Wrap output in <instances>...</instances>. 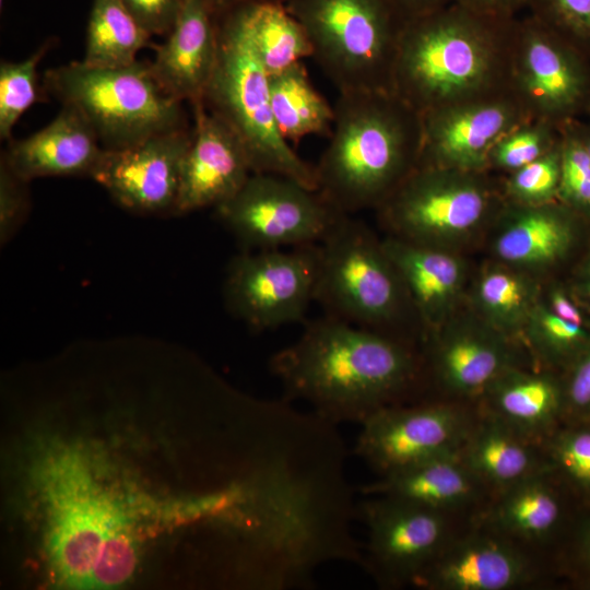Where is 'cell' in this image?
Here are the masks:
<instances>
[{
	"label": "cell",
	"mask_w": 590,
	"mask_h": 590,
	"mask_svg": "<svg viewBox=\"0 0 590 590\" xmlns=\"http://www.w3.org/2000/svg\"><path fill=\"white\" fill-rule=\"evenodd\" d=\"M489 387L498 417L522 434L541 432L558 410V389L546 376L509 368Z\"/></svg>",
	"instance_id": "cell-29"
},
{
	"label": "cell",
	"mask_w": 590,
	"mask_h": 590,
	"mask_svg": "<svg viewBox=\"0 0 590 590\" xmlns=\"http://www.w3.org/2000/svg\"><path fill=\"white\" fill-rule=\"evenodd\" d=\"M30 181L15 174L0 157V243L5 245L31 210Z\"/></svg>",
	"instance_id": "cell-38"
},
{
	"label": "cell",
	"mask_w": 590,
	"mask_h": 590,
	"mask_svg": "<svg viewBox=\"0 0 590 590\" xmlns=\"http://www.w3.org/2000/svg\"><path fill=\"white\" fill-rule=\"evenodd\" d=\"M574 127L590 155V121L582 118L575 119Z\"/></svg>",
	"instance_id": "cell-45"
},
{
	"label": "cell",
	"mask_w": 590,
	"mask_h": 590,
	"mask_svg": "<svg viewBox=\"0 0 590 590\" xmlns=\"http://www.w3.org/2000/svg\"><path fill=\"white\" fill-rule=\"evenodd\" d=\"M238 9L253 51L269 75L312 57L305 28L284 3L249 0Z\"/></svg>",
	"instance_id": "cell-25"
},
{
	"label": "cell",
	"mask_w": 590,
	"mask_h": 590,
	"mask_svg": "<svg viewBox=\"0 0 590 590\" xmlns=\"http://www.w3.org/2000/svg\"><path fill=\"white\" fill-rule=\"evenodd\" d=\"M558 201L575 212L590 214V155L574 120L560 126Z\"/></svg>",
	"instance_id": "cell-35"
},
{
	"label": "cell",
	"mask_w": 590,
	"mask_h": 590,
	"mask_svg": "<svg viewBox=\"0 0 590 590\" xmlns=\"http://www.w3.org/2000/svg\"><path fill=\"white\" fill-rule=\"evenodd\" d=\"M191 138L192 129L185 128L126 149H104L91 178L127 210L176 213L182 161Z\"/></svg>",
	"instance_id": "cell-16"
},
{
	"label": "cell",
	"mask_w": 590,
	"mask_h": 590,
	"mask_svg": "<svg viewBox=\"0 0 590 590\" xmlns=\"http://www.w3.org/2000/svg\"><path fill=\"white\" fill-rule=\"evenodd\" d=\"M42 87L61 105L78 109L105 150L188 128L182 102L164 91L149 61L115 68L72 61L46 70Z\"/></svg>",
	"instance_id": "cell-5"
},
{
	"label": "cell",
	"mask_w": 590,
	"mask_h": 590,
	"mask_svg": "<svg viewBox=\"0 0 590 590\" xmlns=\"http://www.w3.org/2000/svg\"><path fill=\"white\" fill-rule=\"evenodd\" d=\"M400 16L405 21L438 10L452 0H389Z\"/></svg>",
	"instance_id": "cell-43"
},
{
	"label": "cell",
	"mask_w": 590,
	"mask_h": 590,
	"mask_svg": "<svg viewBox=\"0 0 590 590\" xmlns=\"http://www.w3.org/2000/svg\"><path fill=\"white\" fill-rule=\"evenodd\" d=\"M417 167L487 170L495 143L530 119L510 90L449 105L421 115Z\"/></svg>",
	"instance_id": "cell-15"
},
{
	"label": "cell",
	"mask_w": 590,
	"mask_h": 590,
	"mask_svg": "<svg viewBox=\"0 0 590 590\" xmlns=\"http://www.w3.org/2000/svg\"><path fill=\"white\" fill-rule=\"evenodd\" d=\"M215 13H223L249 0H205Z\"/></svg>",
	"instance_id": "cell-46"
},
{
	"label": "cell",
	"mask_w": 590,
	"mask_h": 590,
	"mask_svg": "<svg viewBox=\"0 0 590 590\" xmlns=\"http://www.w3.org/2000/svg\"><path fill=\"white\" fill-rule=\"evenodd\" d=\"M527 575L526 562L509 545L474 538L444 546L413 585L433 590H504L522 583Z\"/></svg>",
	"instance_id": "cell-20"
},
{
	"label": "cell",
	"mask_w": 590,
	"mask_h": 590,
	"mask_svg": "<svg viewBox=\"0 0 590 590\" xmlns=\"http://www.w3.org/2000/svg\"><path fill=\"white\" fill-rule=\"evenodd\" d=\"M562 202L520 205L505 202L503 227L495 241L497 256L506 263L542 268L560 259L573 237V214Z\"/></svg>",
	"instance_id": "cell-21"
},
{
	"label": "cell",
	"mask_w": 590,
	"mask_h": 590,
	"mask_svg": "<svg viewBox=\"0 0 590 590\" xmlns=\"http://www.w3.org/2000/svg\"><path fill=\"white\" fill-rule=\"evenodd\" d=\"M318 257V243L245 250L226 271L227 307L257 331L303 321L315 302Z\"/></svg>",
	"instance_id": "cell-12"
},
{
	"label": "cell",
	"mask_w": 590,
	"mask_h": 590,
	"mask_svg": "<svg viewBox=\"0 0 590 590\" xmlns=\"http://www.w3.org/2000/svg\"><path fill=\"white\" fill-rule=\"evenodd\" d=\"M515 19L455 2L404 22L392 92L420 115L509 88Z\"/></svg>",
	"instance_id": "cell-2"
},
{
	"label": "cell",
	"mask_w": 590,
	"mask_h": 590,
	"mask_svg": "<svg viewBox=\"0 0 590 590\" xmlns=\"http://www.w3.org/2000/svg\"><path fill=\"white\" fill-rule=\"evenodd\" d=\"M429 357L440 382L462 394L488 388L510 368L505 343L497 335L476 329L448 331L435 338Z\"/></svg>",
	"instance_id": "cell-23"
},
{
	"label": "cell",
	"mask_w": 590,
	"mask_h": 590,
	"mask_svg": "<svg viewBox=\"0 0 590 590\" xmlns=\"http://www.w3.org/2000/svg\"><path fill=\"white\" fill-rule=\"evenodd\" d=\"M531 340L546 354H559L587 337L582 324L567 321L548 307L535 305L528 319Z\"/></svg>",
	"instance_id": "cell-37"
},
{
	"label": "cell",
	"mask_w": 590,
	"mask_h": 590,
	"mask_svg": "<svg viewBox=\"0 0 590 590\" xmlns=\"http://www.w3.org/2000/svg\"><path fill=\"white\" fill-rule=\"evenodd\" d=\"M555 315L558 317L582 324L583 319L579 309L575 304L567 297V295L560 290H554L550 296V307Z\"/></svg>",
	"instance_id": "cell-44"
},
{
	"label": "cell",
	"mask_w": 590,
	"mask_h": 590,
	"mask_svg": "<svg viewBox=\"0 0 590 590\" xmlns=\"http://www.w3.org/2000/svg\"><path fill=\"white\" fill-rule=\"evenodd\" d=\"M359 425L353 453L379 476L460 451L470 433L461 412L437 403L388 405Z\"/></svg>",
	"instance_id": "cell-14"
},
{
	"label": "cell",
	"mask_w": 590,
	"mask_h": 590,
	"mask_svg": "<svg viewBox=\"0 0 590 590\" xmlns=\"http://www.w3.org/2000/svg\"><path fill=\"white\" fill-rule=\"evenodd\" d=\"M518 433L499 417L482 424L469 433L460 450L463 462L476 479L499 486L534 476L536 458Z\"/></svg>",
	"instance_id": "cell-26"
},
{
	"label": "cell",
	"mask_w": 590,
	"mask_h": 590,
	"mask_svg": "<svg viewBox=\"0 0 590 590\" xmlns=\"http://www.w3.org/2000/svg\"><path fill=\"white\" fill-rule=\"evenodd\" d=\"M290 401L307 403L340 425L363 423L376 411L400 404L416 385L421 364L401 339L323 315L269 361Z\"/></svg>",
	"instance_id": "cell-1"
},
{
	"label": "cell",
	"mask_w": 590,
	"mask_h": 590,
	"mask_svg": "<svg viewBox=\"0 0 590 590\" xmlns=\"http://www.w3.org/2000/svg\"><path fill=\"white\" fill-rule=\"evenodd\" d=\"M151 37L121 0H93L82 61L107 68L131 64Z\"/></svg>",
	"instance_id": "cell-28"
},
{
	"label": "cell",
	"mask_w": 590,
	"mask_h": 590,
	"mask_svg": "<svg viewBox=\"0 0 590 590\" xmlns=\"http://www.w3.org/2000/svg\"><path fill=\"white\" fill-rule=\"evenodd\" d=\"M560 139V126L530 118L504 134L493 146L487 170L510 174L552 150Z\"/></svg>",
	"instance_id": "cell-33"
},
{
	"label": "cell",
	"mask_w": 590,
	"mask_h": 590,
	"mask_svg": "<svg viewBox=\"0 0 590 590\" xmlns=\"http://www.w3.org/2000/svg\"><path fill=\"white\" fill-rule=\"evenodd\" d=\"M352 215L339 213L318 243L315 302L326 315L391 335L416 311L384 243Z\"/></svg>",
	"instance_id": "cell-8"
},
{
	"label": "cell",
	"mask_w": 590,
	"mask_h": 590,
	"mask_svg": "<svg viewBox=\"0 0 590 590\" xmlns=\"http://www.w3.org/2000/svg\"><path fill=\"white\" fill-rule=\"evenodd\" d=\"M214 211L246 250L317 244L340 213L317 190L269 173H252Z\"/></svg>",
	"instance_id": "cell-10"
},
{
	"label": "cell",
	"mask_w": 590,
	"mask_h": 590,
	"mask_svg": "<svg viewBox=\"0 0 590 590\" xmlns=\"http://www.w3.org/2000/svg\"><path fill=\"white\" fill-rule=\"evenodd\" d=\"M385 250L405 286L417 317L437 326L457 296L463 269L460 261L440 247L415 244L390 236Z\"/></svg>",
	"instance_id": "cell-22"
},
{
	"label": "cell",
	"mask_w": 590,
	"mask_h": 590,
	"mask_svg": "<svg viewBox=\"0 0 590 590\" xmlns=\"http://www.w3.org/2000/svg\"><path fill=\"white\" fill-rule=\"evenodd\" d=\"M52 40L43 43L27 58L0 63V139L12 140V131L22 115L39 99L43 87L38 83L37 67Z\"/></svg>",
	"instance_id": "cell-32"
},
{
	"label": "cell",
	"mask_w": 590,
	"mask_h": 590,
	"mask_svg": "<svg viewBox=\"0 0 590 590\" xmlns=\"http://www.w3.org/2000/svg\"><path fill=\"white\" fill-rule=\"evenodd\" d=\"M367 528L361 565L381 587L414 583L445 546V512L405 499L374 495L357 503Z\"/></svg>",
	"instance_id": "cell-13"
},
{
	"label": "cell",
	"mask_w": 590,
	"mask_h": 590,
	"mask_svg": "<svg viewBox=\"0 0 590 590\" xmlns=\"http://www.w3.org/2000/svg\"><path fill=\"white\" fill-rule=\"evenodd\" d=\"M560 177V139L547 153L508 174L502 184L505 200L520 205L557 201Z\"/></svg>",
	"instance_id": "cell-34"
},
{
	"label": "cell",
	"mask_w": 590,
	"mask_h": 590,
	"mask_svg": "<svg viewBox=\"0 0 590 590\" xmlns=\"http://www.w3.org/2000/svg\"><path fill=\"white\" fill-rule=\"evenodd\" d=\"M191 105L194 126L181 166L177 214L219 206L252 174L244 144L229 125L203 101Z\"/></svg>",
	"instance_id": "cell-17"
},
{
	"label": "cell",
	"mask_w": 590,
	"mask_h": 590,
	"mask_svg": "<svg viewBox=\"0 0 590 590\" xmlns=\"http://www.w3.org/2000/svg\"><path fill=\"white\" fill-rule=\"evenodd\" d=\"M585 554L587 556L588 562L590 563V533L585 543Z\"/></svg>",
	"instance_id": "cell-47"
},
{
	"label": "cell",
	"mask_w": 590,
	"mask_h": 590,
	"mask_svg": "<svg viewBox=\"0 0 590 590\" xmlns=\"http://www.w3.org/2000/svg\"><path fill=\"white\" fill-rule=\"evenodd\" d=\"M587 290L590 293V266H589V271H588Z\"/></svg>",
	"instance_id": "cell-49"
},
{
	"label": "cell",
	"mask_w": 590,
	"mask_h": 590,
	"mask_svg": "<svg viewBox=\"0 0 590 590\" xmlns=\"http://www.w3.org/2000/svg\"><path fill=\"white\" fill-rule=\"evenodd\" d=\"M36 470L48 516L49 551L61 576L80 586L125 582L137 559L130 523L80 455L66 448L48 450Z\"/></svg>",
	"instance_id": "cell-4"
},
{
	"label": "cell",
	"mask_w": 590,
	"mask_h": 590,
	"mask_svg": "<svg viewBox=\"0 0 590 590\" xmlns=\"http://www.w3.org/2000/svg\"><path fill=\"white\" fill-rule=\"evenodd\" d=\"M103 153L97 135L82 114L70 105H61L43 129L8 141L1 158L31 182L54 176L92 177Z\"/></svg>",
	"instance_id": "cell-19"
},
{
	"label": "cell",
	"mask_w": 590,
	"mask_h": 590,
	"mask_svg": "<svg viewBox=\"0 0 590 590\" xmlns=\"http://www.w3.org/2000/svg\"><path fill=\"white\" fill-rule=\"evenodd\" d=\"M317 191L338 212L378 209L417 168L422 117L389 91L339 93Z\"/></svg>",
	"instance_id": "cell-3"
},
{
	"label": "cell",
	"mask_w": 590,
	"mask_h": 590,
	"mask_svg": "<svg viewBox=\"0 0 590 590\" xmlns=\"http://www.w3.org/2000/svg\"><path fill=\"white\" fill-rule=\"evenodd\" d=\"M509 88L530 118L579 119L590 99V58L530 13L518 16Z\"/></svg>",
	"instance_id": "cell-11"
},
{
	"label": "cell",
	"mask_w": 590,
	"mask_h": 590,
	"mask_svg": "<svg viewBox=\"0 0 590 590\" xmlns=\"http://www.w3.org/2000/svg\"><path fill=\"white\" fill-rule=\"evenodd\" d=\"M557 462L579 485L590 488V432L563 436L554 449Z\"/></svg>",
	"instance_id": "cell-39"
},
{
	"label": "cell",
	"mask_w": 590,
	"mask_h": 590,
	"mask_svg": "<svg viewBox=\"0 0 590 590\" xmlns=\"http://www.w3.org/2000/svg\"><path fill=\"white\" fill-rule=\"evenodd\" d=\"M139 24L151 35H167L186 0H121Z\"/></svg>",
	"instance_id": "cell-40"
},
{
	"label": "cell",
	"mask_w": 590,
	"mask_h": 590,
	"mask_svg": "<svg viewBox=\"0 0 590 590\" xmlns=\"http://www.w3.org/2000/svg\"><path fill=\"white\" fill-rule=\"evenodd\" d=\"M339 93L392 92L404 20L389 0H286Z\"/></svg>",
	"instance_id": "cell-7"
},
{
	"label": "cell",
	"mask_w": 590,
	"mask_h": 590,
	"mask_svg": "<svg viewBox=\"0 0 590 590\" xmlns=\"http://www.w3.org/2000/svg\"><path fill=\"white\" fill-rule=\"evenodd\" d=\"M568 396L574 406L582 410L590 409V347L575 368Z\"/></svg>",
	"instance_id": "cell-42"
},
{
	"label": "cell",
	"mask_w": 590,
	"mask_h": 590,
	"mask_svg": "<svg viewBox=\"0 0 590 590\" xmlns=\"http://www.w3.org/2000/svg\"><path fill=\"white\" fill-rule=\"evenodd\" d=\"M506 200L487 170L417 167L378 208L392 237L440 247L475 229Z\"/></svg>",
	"instance_id": "cell-9"
},
{
	"label": "cell",
	"mask_w": 590,
	"mask_h": 590,
	"mask_svg": "<svg viewBox=\"0 0 590 590\" xmlns=\"http://www.w3.org/2000/svg\"><path fill=\"white\" fill-rule=\"evenodd\" d=\"M205 0H186L166 40L150 62L164 91L190 104L203 99L217 58V21Z\"/></svg>",
	"instance_id": "cell-18"
},
{
	"label": "cell",
	"mask_w": 590,
	"mask_h": 590,
	"mask_svg": "<svg viewBox=\"0 0 590 590\" xmlns=\"http://www.w3.org/2000/svg\"><path fill=\"white\" fill-rule=\"evenodd\" d=\"M476 296L484 315L503 331L515 330L528 322L535 306L529 282L506 270L486 272L479 282Z\"/></svg>",
	"instance_id": "cell-31"
},
{
	"label": "cell",
	"mask_w": 590,
	"mask_h": 590,
	"mask_svg": "<svg viewBox=\"0 0 590 590\" xmlns=\"http://www.w3.org/2000/svg\"><path fill=\"white\" fill-rule=\"evenodd\" d=\"M269 90L273 117L285 140L330 135L334 108L315 88L302 61L270 74Z\"/></svg>",
	"instance_id": "cell-27"
},
{
	"label": "cell",
	"mask_w": 590,
	"mask_h": 590,
	"mask_svg": "<svg viewBox=\"0 0 590 590\" xmlns=\"http://www.w3.org/2000/svg\"><path fill=\"white\" fill-rule=\"evenodd\" d=\"M528 10L590 58V0H530Z\"/></svg>",
	"instance_id": "cell-36"
},
{
	"label": "cell",
	"mask_w": 590,
	"mask_h": 590,
	"mask_svg": "<svg viewBox=\"0 0 590 590\" xmlns=\"http://www.w3.org/2000/svg\"><path fill=\"white\" fill-rule=\"evenodd\" d=\"M238 5L217 21V58L202 101L236 132L252 173L285 176L316 190L315 167L298 156L276 127L269 74L253 51Z\"/></svg>",
	"instance_id": "cell-6"
},
{
	"label": "cell",
	"mask_w": 590,
	"mask_h": 590,
	"mask_svg": "<svg viewBox=\"0 0 590 590\" xmlns=\"http://www.w3.org/2000/svg\"><path fill=\"white\" fill-rule=\"evenodd\" d=\"M475 479L460 451H451L379 476L361 492L366 496L397 497L445 512L471 498Z\"/></svg>",
	"instance_id": "cell-24"
},
{
	"label": "cell",
	"mask_w": 590,
	"mask_h": 590,
	"mask_svg": "<svg viewBox=\"0 0 590 590\" xmlns=\"http://www.w3.org/2000/svg\"><path fill=\"white\" fill-rule=\"evenodd\" d=\"M268 1H278L284 3L286 0H268Z\"/></svg>",
	"instance_id": "cell-50"
},
{
	"label": "cell",
	"mask_w": 590,
	"mask_h": 590,
	"mask_svg": "<svg viewBox=\"0 0 590 590\" xmlns=\"http://www.w3.org/2000/svg\"><path fill=\"white\" fill-rule=\"evenodd\" d=\"M583 117H586L585 119H587V120L590 121V99H589L588 105H587V107H586Z\"/></svg>",
	"instance_id": "cell-48"
},
{
	"label": "cell",
	"mask_w": 590,
	"mask_h": 590,
	"mask_svg": "<svg viewBox=\"0 0 590 590\" xmlns=\"http://www.w3.org/2000/svg\"><path fill=\"white\" fill-rule=\"evenodd\" d=\"M559 516L560 506L553 491L531 476L509 487L497 507L495 519L505 531L536 539L550 533Z\"/></svg>",
	"instance_id": "cell-30"
},
{
	"label": "cell",
	"mask_w": 590,
	"mask_h": 590,
	"mask_svg": "<svg viewBox=\"0 0 590 590\" xmlns=\"http://www.w3.org/2000/svg\"><path fill=\"white\" fill-rule=\"evenodd\" d=\"M452 2L484 16L515 19L528 9L530 0H452Z\"/></svg>",
	"instance_id": "cell-41"
}]
</instances>
